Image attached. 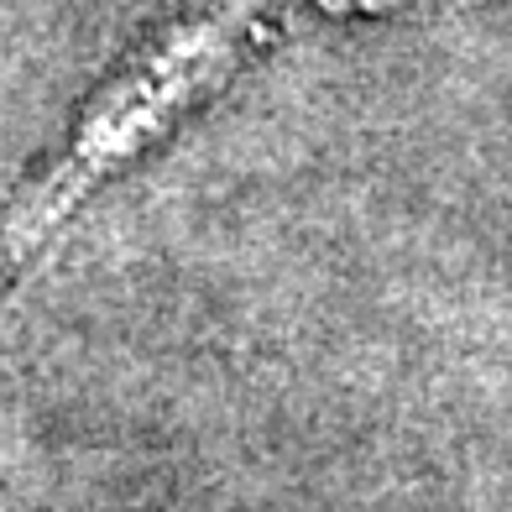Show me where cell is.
Returning a JSON list of instances; mask_svg holds the SVG:
<instances>
[{
    "mask_svg": "<svg viewBox=\"0 0 512 512\" xmlns=\"http://www.w3.org/2000/svg\"><path fill=\"white\" fill-rule=\"evenodd\" d=\"M277 37V0H225L215 11H194L142 37L136 48L89 89L74 115L68 147L21 189V199L0 220V298H6L74 209L105 178L131 168L147 147H157L183 115H194L209 95Z\"/></svg>",
    "mask_w": 512,
    "mask_h": 512,
    "instance_id": "obj_1",
    "label": "cell"
},
{
    "mask_svg": "<svg viewBox=\"0 0 512 512\" xmlns=\"http://www.w3.org/2000/svg\"><path fill=\"white\" fill-rule=\"evenodd\" d=\"M319 6L335 11V16H351V11H398L408 0H319Z\"/></svg>",
    "mask_w": 512,
    "mask_h": 512,
    "instance_id": "obj_2",
    "label": "cell"
}]
</instances>
